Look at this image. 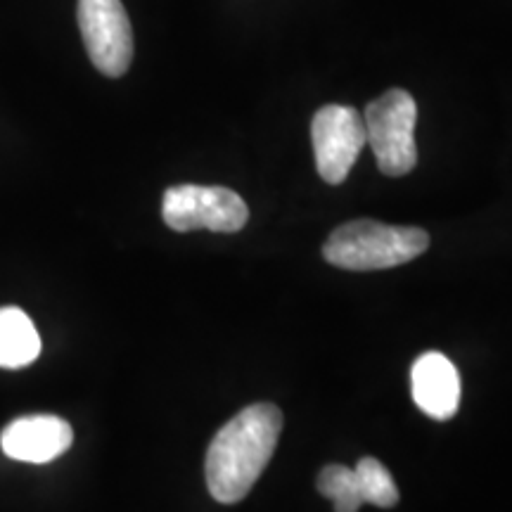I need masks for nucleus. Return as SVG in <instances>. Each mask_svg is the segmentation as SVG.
Wrapping results in <instances>:
<instances>
[{
  "label": "nucleus",
  "instance_id": "obj_4",
  "mask_svg": "<svg viewBox=\"0 0 512 512\" xmlns=\"http://www.w3.org/2000/svg\"><path fill=\"white\" fill-rule=\"evenodd\" d=\"M162 216L176 233L200 228L238 233L247 226L249 209L238 192L219 185H174L164 192Z\"/></svg>",
  "mask_w": 512,
  "mask_h": 512
},
{
  "label": "nucleus",
  "instance_id": "obj_10",
  "mask_svg": "<svg viewBox=\"0 0 512 512\" xmlns=\"http://www.w3.org/2000/svg\"><path fill=\"white\" fill-rule=\"evenodd\" d=\"M318 491L330 498L335 512H358L363 505L356 472L347 465H328L318 475Z\"/></svg>",
  "mask_w": 512,
  "mask_h": 512
},
{
  "label": "nucleus",
  "instance_id": "obj_6",
  "mask_svg": "<svg viewBox=\"0 0 512 512\" xmlns=\"http://www.w3.org/2000/svg\"><path fill=\"white\" fill-rule=\"evenodd\" d=\"M311 140L320 178L330 185L344 183L368 143L363 114L347 105L320 107L311 124Z\"/></svg>",
  "mask_w": 512,
  "mask_h": 512
},
{
  "label": "nucleus",
  "instance_id": "obj_1",
  "mask_svg": "<svg viewBox=\"0 0 512 512\" xmlns=\"http://www.w3.org/2000/svg\"><path fill=\"white\" fill-rule=\"evenodd\" d=\"M283 430L273 403H252L221 427L207 451V489L223 505L240 503L266 470Z\"/></svg>",
  "mask_w": 512,
  "mask_h": 512
},
{
  "label": "nucleus",
  "instance_id": "obj_5",
  "mask_svg": "<svg viewBox=\"0 0 512 512\" xmlns=\"http://www.w3.org/2000/svg\"><path fill=\"white\" fill-rule=\"evenodd\" d=\"M83 46L100 74L119 79L133 62V29L121 0H79Z\"/></svg>",
  "mask_w": 512,
  "mask_h": 512
},
{
  "label": "nucleus",
  "instance_id": "obj_9",
  "mask_svg": "<svg viewBox=\"0 0 512 512\" xmlns=\"http://www.w3.org/2000/svg\"><path fill=\"white\" fill-rule=\"evenodd\" d=\"M41 356V335L17 306L0 309V368H27Z\"/></svg>",
  "mask_w": 512,
  "mask_h": 512
},
{
  "label": "nucleus",
  "instance_id": "obj_11",
  "mask_svg": "<svg viewBox=\"0 0 512 512\" xmlns=\"http://www.w3.org/2000/svg\"><path fill=\"white\" fill-rule=\"evenodd\" d=\"M358 486H361L363 503L377 505V508H394L399 503V489H396L392 475L380 460L361 458L354 467Z\"/></svg>",
  "mask_w": 512,
  "mask_h": 512
},
{
  "label": "nucleus",
  "instance_id": "obj_3",
  "mask_svg": "<svg viewBox=\"0 0 512 512\" xmlns=\"http://www.w3.org/2000/svg\"><path fill=\"white\" fill-rule=\"evenodd\" d=\"M415 121H418V105L413 95L401 88H392L366 107L363 114L366 138L375 152L377 169L384 176H406L418 164Z\"/></svg>",
  "mask_w": 512,
  "mask_h": 512
},
{
  "label": "nucleus",
  "instance_id": "obj_8",
  "mask_svg": "<svg viewBox=\"0 0 512 512\" xmlns=\"http://www.w3.org/2000/svg\"><path fill=\"white\" fill-rule=\"evenodd\" d=\"M415 406L434 420L453 418L460 406V375L439 351H427L411 370Z\"/></svg>",
  "mask_w": 512,
  "mask_h": 512
},
{
  "label": "nucleus",
  "instance_id": "obj_2",
  "mask_svg": "<svg viewBox=\"0 0 512 512\" xmlns=\"http://www.w3.org/2000/svg\"><path fill=\"white\" fill-rule=\"evenodd\" d=\"M430 247V235L413 226L380 221H351L332 230L325 242V261L344 271H384L418 259Z\"/></svg>",
  "mask_w": 512,
  "mask_h": 512
},
{
  "label": "nucleus",
  "instance_id": "obj_7",
  "mask_svg": "<svg viewBox=\"0 0 512 512\" xmlns=\"http://www.w3.org/2000/svg\"><path fill=\"white\" fill-rule=\"evenodd\" d=\"M72 441V425L57 415H24L12 420L0 434L5 456L34 465H46L60 458Z\"/></svg>",
  "mask_w": 512,
  "mask_h": 512
}]
</instances>
